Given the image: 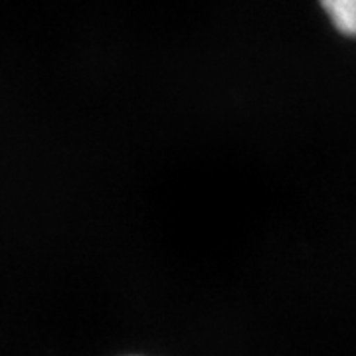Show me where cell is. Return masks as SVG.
Returning a JSON list of instances; mask_svg holds the SVG:
<instances>
[{
	"label": "cell",
	"mask_w": 356,
	"mask_h": 356,
	"mask_svg": "<svg viewBox=\"0 0 356 356\" xmlns=\"http://www.w3.org/2000/svg\"><path fill=\"white\" fill-rule=\"evenodd\" d=\"M321 4L339 32L356 38V0H321Z\"/></svg>",
	"instance_id": "6da1fadb"
}]
</instances>
